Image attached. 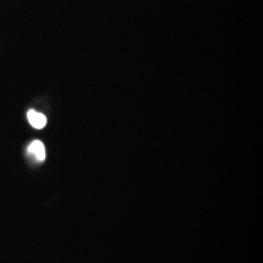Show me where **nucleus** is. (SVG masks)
Masks as SVG:
<instances>
[{
  "instance_id": "obj_1",
  "label": "nucleus",
  "mask_w": 263,
  "mask_h": 263,
  "mask_svg": "<svg viewBox=\"0 0 263 263\" xmlns=\"http://www.w3.org/2000/svg\"><path fill=\"white\" fill-rule=\"evenodd\" d=\"M28 154L32 156L37 162H43L46 158V151L44 144L40 141H33L28 147Z\"/></svg>"
},
{
  "instance_id": "obj_2",
  "label": "nucleus",
  "mask_w": 263,
  "mask_h": 263,
  "mask_svg": "<svg viewBox=\"0 0 263 263\" xmlns=\"http://www.w3.org/2000/svg\"><path fill=\"white\" fill-rule=\"evenodd\" d=\"M28 119L29 124L35 129H43L47 124V118L44 114L37 112L34 109L28 110Z\"/></svg>"
}]
</instances>
